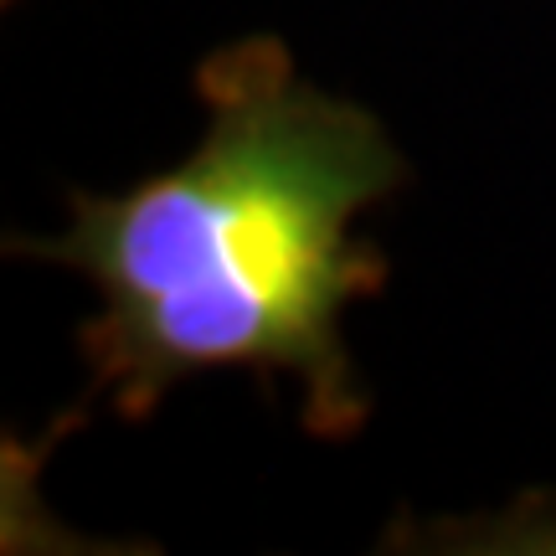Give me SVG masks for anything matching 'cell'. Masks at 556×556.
Listing matches in <instances>:
<instances>
[{
  "mask_svg": "<svg viewBox=\"0 0 556 556\" xmlns=\"http://www.w3.org/2000/svg\"><path fill=\"white\" fill-rule=\"evenodd\" d=\"M206 135L124 197H78L47 258L99 289L88 356L124 413L180 377L289 371L325 433L361 417L340 340L345 304L377 289L356 217L402 180V155L361 103L294 73L278 41L222 47L201 67Z\"/></svg>",
  "mask_w": 556,
  "mask_h": 556,
  "instance_id": "obj_1",
  "label": "cell"
}]
</instances>
